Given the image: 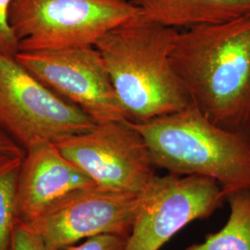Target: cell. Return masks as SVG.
Instances as JSON below:
<instances>
[{
  "label": "cell",
  "instance_id": "18",
  "mask_svg": "<svg viewBox=\"0 0 250 250\" xmlns=\"http://www.w3.org/2000/svg\"><path fill=\"white\" fill-rule=\"evenodd\" d=\"M247 132H248V133H249V134H250V126H249V128H248V129H247Z\"/></svg>",
  "mask_w": 250,
  "mask_h": 250
},
{
  "label": "cell",
  "instance_id": "2",
  "mask_svg": "<svg viewBox=\"0 0 250 250\" xmlns=\"http://www.w3.org/2000/svg\"><path fill=\"white\" fill-rule=\"evenodd\" d=\"M177 29L140 14L102 36L98 48L128 119L136 124L191 105L171 63Z\"/></svg>",
  "mask_w": 250,
  "mask_h": 250
},
{
  "label": "cell",
  "instance_id": "7",
  "mask_svg": "<svg viewBox=\"0 0 250 250\" xmlns=\"http://www.w3.org/2000/svg\"><path fill=\"white\" fill-rule=\"evenodd\" d=\"M225 200L226 194L214 179L156 174L143 192L125 250H160L185 226L208 218Z\"/></svg>",
  "mask_w": 250,
  "mask_h": 250
},
{
  "label": "cell",
  "instance_id": "14",
  "mask_svg": "<svg viewBox=\"0 0 250 250\" xmlns=\"http://www.w3.org/2000/svg\"><path fill=\"white\" fill-rule=\"evenodd\" d=\"M128 236L104 233L89 237L82 244H74L59 250H125Z\"/></svg>",
  "mask_w": 250,
  "mask_h": 250
},
{
  "label": "cell",
  "instance_id": "12",
  "mask_svg": "<svg viewBox=\"0 0 250 250\" xmlns=\"http://www.w3.org/2000/svg\"><path fill=\"white\" fill-rule=\"evenodd\" d=\"M230 216L224 228L186 250H250V189L227 195Z\"/></svg>",
  "mask_w": 250,
  "mask_h": 250
},
{
  "label": "cell",
  "instance_id": "17",
  "mask_svg": "<svg viewBox=\"0 0 250 250\" xmlns=\"http://www.w3.org/2000/svg\"><path fill=\"white\" fill-rule=\"evenodd\" d=\"M0 155L24 157L25 150L0 128Z\"/></svg>",
  "mask_w": 250,
  "mask_h": 250
},
{
  "label": "cell",
  "instance_id": "10",
  "mask_svg": "<svg viewBox=\"0 0 250 250\" xmlns=\"http://www.w3.org/2000/svg\"><path fill=\"white\" fill-rule=\"evenodd\" d=\"M96 183L54 143L25 150L19 174L17 223L28 224L51 212L83 188Z\"/></svg>",
  "mask_w": 250,
  "mask_h": 250
},
{
  "label": "cell",
  "instance_id": "16",
  "mask_svg": "<svg viewBox=\"0 0 250 250\" xmlns=\"http://www.w3.org/2000/svg\"><path fill=\"white\" fill-rule=\"evenodd\" d=\"M10 250H46L40 237L24 224L17 223Z\"/></svg>",
  "mask_w": 250,
  "mask_h": 250
},
{
  "label": "cell",
  "instance_id": "8",
  "mask_svg": "<svg viewBox=\"0 0 250 250\" xmlns=\"http://www.w3.org/2000/svg\"><path fill=\"white\" fill-rule=\"evenodd\" d=\"M15 60L37 80L80 107L97 123L129 120L96 46L20 51Z\"/></svg>",
  "mask_w": 250,
  "mask_h": 250
},
{
  "label": "cell",
  "instance_id": "6",
  "mask_svg": "<svg viewBox=\"0 0 250 250\" xmlns=\"http://www.w3.org/2000/svg\"><path fill=\"white\" fill-rule=\"evenodd\" d=\"M56 145L101 188L142 194L156 175L146 139L127 119L98 122Z\"/></svg>",
  "mask_w": 250,
  "mask_h": 250
},
{
  "label": "cell",
  "instance_id": "15",
  "mask_svg": "<svg viewBox=\"0 0 250 250\" xmlns=\"http://www.w3.org/2000/svg\"><path fill=\"white\" fill-rule=\"evenodd\" d=\"M12 0H0V53L15 58L19 52L18 40L9 21V11Z\"/></svg>",
  "mask_w": 250,
  "mask_h": 250
},
{
  "label": "cell",
  "instance_id": "1",
  "mask_svg": "<svg viewBox=\"0 0 250 250\" xmlns=\"http://www.w3.org/2000/svg\"><path fill=\"white\" fill-rule=\"evenodd\" d=\"M171 63L191 105L215 125L250 124V16L179 32Z\"/></svg>",
  "mask_w": 250,
  "mask_h": 250
},
{
  "label": "cell",
  "instance_id": "9",
  "mask_svg": "<svg viewBox=\"0 0 250 250\" xmlns=\"http://www.w3.org/2000/svg\"><path fill=\"white\" fill-rule=\"evenodd\" d=\"M142 201L143 193L95 185L80 189L51 212L22 224L36 232L46 250H59L99 234L129 236Z\"/></svg>",
  "mask_w": 250,
  "mask_h": 250
},
{
  "label": "cell",
  "instance_id": "11",
  "mask_svg": "<svg viewBox=\"0 0 250 250\" xmlns=\"http://www.w3.org/2000/svg\"><path fill=\"white\" fill-rule=\"evenodd\" d=\"M140 15L177 29L250 16V0H129Z\"/></svg>",
  "mask_w": 250,
  "mask_h": 250
},
{
  "label": "cell",
  "instance_id": "3",
  "mask_svg": "<svg viewBox=\"0 0 250 250\" xmlns=\"http://www.w3.org/2000/svg\"><path fill=\"white\" fill-rule=\"evenodd\" d=\"M135 127L156 168L214 179L228 194L250 189V135L215 125L192 105Z\"/></svg>",
  "mask_w": 250,
  "mask_h": 250
},
{
  "label": "cell",
  "instance_id": "13",
  "mask_svg": "<svg viewBox=\"0 0 250 250\" xmlns=\"http://www.w3.org/2000/svg\"><path fill=\"white\" fill-rule=\"evenodd\" d=\"M23 158L0 155V250H10L17 224V185Z\"/></svg>",
  "mask_w": 250,
  "mask_h": 250
},
{
  "label": "cell",
  "instance_id": "4",
  "mask_svg": "<svg viewBox=\"0 0 250 250\" xmlns=\"http://www.w3.org/2000/svg\"><path fill=\"white\" fill-rule=\"evenodd\" d=\"M139 14L129 0H12L9 21L20 52L95 46Z\"/></svg>",
  "mask_w": 250,
  "mask_h": 250
},
{
  "label": "cell",
  "instance_id": "5",
  "mask_svg": "<svg viewBox=\"0 0 250 250\" xmlns=\"http://www.w3.org/2000/svg\"><path fill=\"white\" fill-rule=\"evenodd\" d=\"M96 121L80 107L0 53V128L26 150L91 130Z\"/></svg>",
  "mask_w": 250,
  "mask_h": 250
}]
</instances>
